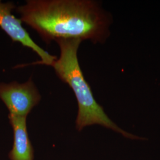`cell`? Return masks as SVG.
I'll use <instances>...</instances> for the list:
<instances>
[{
    "instance_id": "2",
    "label": "cell",
    "mask_w": 160,
    "mask_h": 160,
    "mask_svg": "<svg viewBox=\"0 0 160 160\" xmlns=\"http://www.w3.org/2000/svg\"><path fill=\"white\" fill-rule=\"evenodd\" d=\"M60 48V57L52 67L58 77L68 84L74 93L78 103V114L75 121L76 129L81 131L87 126L93 125L110 129L131 139H141L125 131L111 120L95 100L88 83L80 68L77 52L81 40L62 39L56 41Z\"/></svg>"
},
{
    "instance_id": "5",
    "label": "cell",
    "mask_w": 160,
    "mask_h": 160,
    "mask_svg": "<svg viewBox=\"0 0 160 160\" xmlns=\"http://www.w3.org/2000/svg\"><path fill=\"white\" fill-rule=\"evenodd\" d=\"M13 130L14 142L9 152L10 160H34L33 148L27 129V117L8 115Z\"/></svg>"
},
{
    "instance_id": "4",
    "label": "cell",
    "mask_w": 160,
    "mask_h": 160,
    "mask_svg": "<svg viewBox=\"0 0 160 160\" xmlns=\"http://www.w3.org/2000/svg\"><path fill=\"white\" fill-rule=\"evenodd\" d=\"M15 6L12 2L4 3L0 1V28L3 30L13 42L22 43L23 46L32 49L41 58V61L35 64H43L51 66L57 59L56 56L52 55L36 44L22 26V22L12 14Z\"/></svg>"
},
{
    "instance_id": "1",
    "label": "cell",
    "mask_w": 160,
    "mask_h": 160,
    "mask_svg": "<svg viewBox=\"0 0 160 160\" xmlns=\"http://www.w3.org/2000/svg\"><path fill=\"white\" fill-rule=\"evenodd\" d=\"M17 12L48 43L62 39L104 43L110 34L112 17L96 1L28 0Z\"/></svg>"
},
{
    "instance_id": "3",
    "label": "cell",
    "mask_w": 160,
    "mask_h": 160,
    "mask_svg": "<svg viewBox=\"0 0 160 160\" xmlns=\"http://www.w3.org/2000/svg\"><path fill=\"white\" fill-rule=\"evenodd\" d=\"M0 99L6 104L9 114L27 117L40 102L41 96L30 78L24 83H1Z\"/></svg>"
}]
</instances>
